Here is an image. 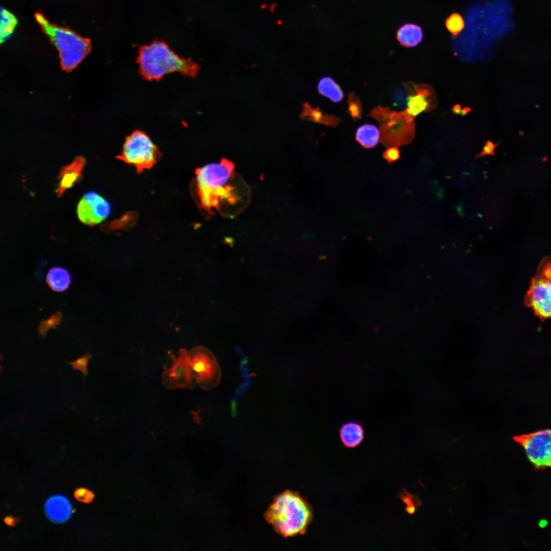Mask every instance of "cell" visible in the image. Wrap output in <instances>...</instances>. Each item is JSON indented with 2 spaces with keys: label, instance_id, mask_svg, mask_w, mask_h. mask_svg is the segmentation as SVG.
<instances>
[{
  "label": "cell",
  "instance_id": "obj_1",
  "mask_svg": "<svg viewBox=\"0 0 551 551\" xmlns=\"http://www.w3.org/2000/svg\"><path fill=\"white\" fill-rule=\"evenodd\" d=\"M264 517L278 534L293 537L306 532L313 512L309 502L298 492L286 490L274 498Z\"/></svg>",
  "mask_w": 551,
  "mask_h": 551
},
{
  "label": "cell",
  "instance_id": "obj_2",
  "mask_svg": "<svg viewBox=\"0 0 551 551\" xmlns=\"http://www.w3.org/2000/svg\"><path fill=\"white\" fill-rule=\"evenodd\" d=\"M137 63L140 74L149 81H159L165 75L174 72L194 78L200 68L191 59L180 57L167 44L159 41L141 46Z\"/></svg>",
  "mask_w": 551,
  "mask_h": 551
},
{
  "label": "cell",
  "instance_id": "obj_3",
  "mask_svg": "<svg viewBox=\"0 0 551 551\" xmlns=\"http://www.w3.org/2000/svg\"><path fill=\"white\" fill-rule=\"evenodd\" d=\"M36 20L57 49L63 68L71 70L78 65L91 49L87 38L66 28L51 23L40 12L35 13Z\"/></svg>",
  "mask_w": 551,
  "mask_h": 551
},
{
  "label": "cell",
  "instance_id": "obj_4",
  "mask_svg": "<svg viewBox=\"0 0 551 551\" xmlns=\"http://www.w3.org/2000/svg\"><path fill=\"white\" fill-rule=\"evenodd\" d=\"M368 116L379 124L381 143L386 147L399 146L412 142L415 135L414 119L405 112L395 111L389 107L378 106Z\"/></svg>",
  "mask_w": 551,
  "mask_h": 551
},
{
  "label": "cell",
  "instance_id": "obj_5",
  "mask_svg": "<svg viewBox=\"0 0 551 551\" xmlns=\"http://www.w3.org/2000/svg\"><path fill=\"white\" fill-rule=\"evenodd\" d=\"M524 303L542 321L551 318V255L540 261L525 294Z\"/></svg>",
  "mask_w": 551,
  "mask_h": 551
},
{
  "label": "cell",
  "instance_id": "obj_6",
  "mask_svg": "<svg viewBox=\"0 0 551 551\" xmlns=\"http://www.w3.org/2000/svg\"><path fill=\"white\" fill-rule=\"evenodd\" d=\"M161 156L158 147L144 132L136 130L128 136L119 160L134 165L139 173L152 167Z\"/></svg>",
  "mask_w": 551,
  "mask_h": 551
},
{
  "label": "cell",
  "instance_id": "obj_7",
  "mask_svg": "<svg viewBox=\"0 0 551 551\" xmlns=\"http://www.w3.org/2000/svg\"><path fill=\"white\" fill-rule=\"evenodd\" d=\"M190 365L196 385L205 390L219 384L221 372L214 355L208 348L196 346L188 351Z\"/></svg>",
  "mask_w": 551,
  "mask_h": 551
},
{
  "label": "cell",
  "instance_id": "obj_8",
  "mask_svg": "<svg viewBox=\"0 0 551 551\" xmlns=\"http://www.w3.org/2000/svg\"><path fill=\"white\" fill-rule=\"evenodd\" d=\"M233 164L227 159L197 168L196 174V192L199 202L214 190L227 183L236 176Z\"/></svg>",
  "mask_w": 551,
  "mask_h": 551
},
{
  "label": "cell",
  "instance_id": "obj_9",
  "mask_svg": "<svg viewBox=\"0 0 551 551\" xmlns=\"http://www.w3.org/2000/svg\"><path fill=\"white\" fill-rule=\"evenodd\" d=\"M161 382L170 389L192 388L197 385L187 350L180 352L171 365L163 372Z\"/></svg>",
  "mask_w": 551,
  "mask_h": 551
},
{
  "label": "cell",
  "instance_id": "obj_10",
  "mask_svg": "<svg viewBox=\"0 0 551 551\" xmlns=\"http://www.w3.org/2000/svg\"><path fill=\"white\" fill-rule=\"evenodd\" d=\"M521 445L529 460L535 466H551V430H540L523 437Z\"/></svg>",
  "mask_w": 551,
  "mask_h": 551
},
{
  "label": "cell",
  "instance_id": "obj_11",
  "mask_svg": "<svg viewBox=\"0 0 551 551\" xmlns=\"http://www.w3.org/2000/svg\"><path fill=\"white\" fill-rule=\"evenodd\" d=\"M409 92L406 98L407 114L412 119L423 112H429L437 106V98L433 88L429 85L404 83Z\"/></svg>",
  "mask_w": 551,
  "mask_h": 551
},
{
  "label": "cell",
  "instance_id": "obj_12",
  "mask_svg": "<svg viewBox=\"0 0 551 551\" xmlns=\"http://www.w3.org/2000/svg\"><path fill=\"white\" fill-rule=\"evenodd\" d=\"M110 211L109 202L94 191L86 193L77 207L79 219L89 226L100 223L109 216Z\"/></svg>",
  "mask_w": 551,
  "mask_h": 551
},
{
  "label": "cell",
  "instance_id": "obj_13",
  "mask_svg": "<svg viewBox=\"0 0 551 551\" xmlns=\"http://www.w3.org/2000/svg\"><path fill=\"white\" fill-rule=\"evenodd\" d=\"M85 164L84 158L77 157L71 163L62 168L58 177L59 180L57 189L58 196H61L66 190L71 188L80 180Z\"/></svg>",
  "mask_w": 551,
  "mask_h": 551
},
{
  "label": "cell",
  "instance_id": "obj_14",
  "mask_svg": "<svg viewBox=\"0 0 551 551\" xmlns=\"http://www.w3.org/2000/svg\"><path fill=\"white\" fill-rule=\"evenodd\" d=\"M45 511L48 518L55 523H62L70 517L71 506L69 500L61 495L50 497L45 504Z\"/></svg>",
  "mask_w": 551,
  "mask_h": 551
},
{
  "label": "cell",
  "instance_id": "obj_15",
  "mask_svg": "<svg viewBox=\"0 0 551 551\" xmlns=\"http://www.w3.org/2000/svg\"><path fill=\"white\" fill-rule=\"evenodd\" d=\"M302 119H306L322 124L327 126L336 127L340 122V118L334 115L324 113L319 108H313L309 103L303 105V110L300 114Z\"/></svg>",
  "mask_w": 551,
  "mask_h": 551
},
{
  "label": "cell",
  "instance_id": "obj_16",
  "mask_svg": "<svg viewBox=\"0 0 551 551\" xmlns=\"http://www.w3.org/2000/svg\"><path fill=\"white\" fill-rule=\"evenodd\" d=\"M340 437L344 446L348 448H354L359 445L363 440L364 431L359 423L347 422L343 424L340 428Z\"/></svg>",
  "mask_w": 551,
  "mask_h": 551
},
{
  "label": "cell",
  "instance_id": "obj_17",
  "mask_svg": "<svg viewBox=\"0 0 551 551\" xmlns=\"http://www.w3.org/2000/svg\"><path fill=\"white\" fill-rule=\"evenodd\" d=\"M422 38L421 28L414 24H406L400 27L397 33V39L400 44L407 47L417 45Z\"/></svg>",
  "mask_w": 551,
  "mask_h": 551
},
{
  "label": "cell",
  "instance_id": "obj_18",
  "mask_svg": "<svg viewBox=\"0 0 551 551\" xmlns=\"http://www.w3.org/2000/svg\"><path fill=\"white\" fill-rule=\"evenodd\" d=\"M46 281L54 291L61 292L66 290L70 283L69 272L61 267H53L46 275Z\"/></svg>",
  "mask_w": 551,
  "mask_h": 551
},
{
  "label": "cell",
  "instance_id": "obj_19",
  "mask_svg": "<svg viewBox=\"0 0 551 551\" xmlns=\"http://www.w3.org/2000/svg\"><path fill=\"white\" fill-rule=\"evenodd\" d=\"M380 139V132L374 125L365 124L360 127L356 133V140L364 148L375 146Z\"/></svg>",
  "mask_w": 551,
  "mask_h": 551
},
{
  "label": "cell",
  "instance_id": "obj_20",
  "mask_svg": "<svg viewBox=\"0 0 551 551\" xmlns=\"http://www.w3.org/2000/svg\"><path fill=\"white\" fill-rule=\"evenodd\" d=\"M318 90L319 94L333 102H339L343 98V92L340 86L330 77L321 79L318 84Z\"/></svg>",
  "mask_w": 551,
  "mask_h": 551
},
{
  "label": "cell",
  "instance_id": "obj_21",
  "mask_svg": "<svg viewBox=\"0 0 551 551\" xmlns=\"http://www.w3.org/2000/svg\"><path fill=\"white\" fill-rule=\"evenodd\" d=\"M17 23L16 17L4 8L1 9V43L5 42L12 34Z\"/></svg>",
  "mask_w": 551,
  "mask_h": 551
},
{
  "label": "cell",
  "instance_id": "obj_22",
  "mask_svg": "<svg viewBox=\"0 0 551 551\" xmlns=\"http://www.w3.org/2000/svg\"><path fill=\"white\" fill-rule=\"evenodd\" d=\"M348 112L354 119H361L362 114V105L360 99L353 92L349 93L347 98Z\"/></svg>",
  "mask_w": 551,
  "mask_h": 551
},
{
  "label": "cell",
  "instance_id": "obj_23",
  "mask_svg": "<svg viewBox=\"0 0 551 551\" xmlns=\"http://www.w3.org/2000/svg\"><path fill=\"white\" fill-rule=\"evenodd\" d=\"M445 25L450 33L456 36L463 30L464 22L462 16L458 13H454L446 20Z\"/></svg>",
  "mask_w": 551,
  "mask_h": 551
},
{
  "label": "cell",
  "instance_id": "obj_24",
  "mask_svg": "<svg viewBox=\"0 0 551 551\" xmlns=\"http://www.w3.org/2000/svg\"><path fill=\"white\" fill-rule=\"evenodd\" d=\"M92 356V355L87 354L68 364L71 366L72 369L79 370L85 377L88 374V362Z\"/></svg>",
  "mask_w": 551,
  "mask_h": 551
},
{
  "label": "cell",
  "instance_id": "obj_25",
  "mask_svg": "<svg viewBox=\"0 0 551 551\" xmlns=\"http://www.w3.org/2000/svg\"><path fill=\"white\" fill-rule=\"evenodd\" d=\"M74 496L79 502L89 504L94 498V494L85 488H79L74 492Z\"/></svg>",
  "mask_w": 551,
  "mask_h": 551
},
{
  "label": "cell",
  "instance_id": "obj_26",
  "mask_svg": "<svg viewBox=\"0 0 551 551\" xmlns=\"http://www.w3.org/2000/svg\"><path fill=\"white\" fill-rule=\"evenodd\" d=\"M61 316L56 314L47 320L42 321L39 328V332L42 335H44L46 332L53 326L56 325L60 321Z\"/></svg>",
  "mask_w": 551,
  "mask_h": 551
},
{
  "label": "cell",
  "instance_id": "obj_27",
  "mask_svg": "<svg viewBox=\"0 0 551 551\" xmlns=\"http://www.w3.org/2000/svg\"><path fill=\"white\" fill-rule=\"evenodd\" d=\"M383 157L388 163H392L399 159V149L397 146L389 147L383 153Z\"/></svg>",
  "mask_w": 551,
  "mask_h": 551
},
{
  "label": "cell",
  "instance_id": "obj_28",
  "mask_svg": "<svg viewBox=\"0 0 551 551\" xmlns=\"http://www.w3.org/2000/svg\"><path fill=\"white\" fill-rule=\"evenodd\" d=\"M497 145V143H495L491 140H488L484 143L482 151L476 155L475 158L484 157L487 155L494 156L495 155V149Z\"/></svg>",
  "mask_w": 551,
  "mask_h": 551
},
{
  "label": "cell",
  "instance_id": "obj_29",
  "mask_svg": "<svg viewBox=\"0 0 551 551\" xmlns=\"http://www.w3.org/2000/svg\"><path fill=\"white\" fill-rule=\"evenodd\" d=\"M452 111L456 114L465 115L470 111V109L467 107L462 108L460 105L456 104L453 107Z\"/></svg>",
  "mask_w": 551,
  "mask_h": 551
},
{
  "label": "cell",
  "instance_id": "obj_30",
  "mask_svg": "<svg viewBox=\"0 0 551 551\" xmlns=\"http://www.w3.org/2000/svg\"><path fill=\"white\" fill-rule=\"evenodd\" d=\"M5 523L9 526H13L17 522V519L11 516H7L4 518Z\"/></svg>",
  "mask_w": 551,
  "mask_h": 551
}]
</instances>
